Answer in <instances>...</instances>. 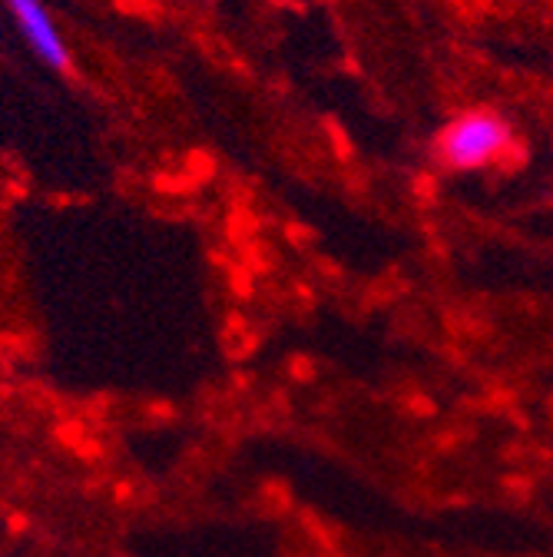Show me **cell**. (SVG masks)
Listing matches in <instances>:
<instances>
[{
	"label": "cell",
	"instance_id": "cell-1",
	"mask_svg": "<svg viewBox=\"0 0 553 557\" xmlns=\"http://www.w3.org/2000/svg\"><path fill=\"white\" fill-rule=\"evenodd\" d=\"M511 123L494 110H467L454 116L438 136V157L451 170L491 166L511 147Z\"/></svg>",
	"mask_w": 553,
	"mask_h": 557
},
{
	"label": "cell",
	"instance_id": "cell-2",
	"mask_svg": "<svg viewBox=\"0 0 553 557\" xmlns=\"http://www.w3.org/2000/svg\"><path fill=\"white\" fill-rule=\"evenodd\" d=\"M4 8H8L17 34L30 47V53L43 66H50L53 74H71L74 70L71 44H66V37L60 34V27H56V21L47 11L43 0H4Z\"/></svg>",
	"mask_w": 553,
	"mask_h": 557
},
{
	"label": "cell",
	"instance_id": "cell-3",
	"mask_svg": "<svg viewBox=\"0 0 553 557\" xmlns=\"http://www.w3.org/2000/svg\"><path fill=\"white\" fill-rule=\"evenodd\" d=\"M0 40H4V27H0Z\"/></svg>",
	"mask_w": 553,
	"mask_h": 557
},
{
	"label": "cell",
	"instance_id": "cell-4",
	"mask_svg": "<svg viewBox=\"0 0 553 557\" xmlns=\"http://www.w3.org/2000/svg\"><path fill=\"white\" fill-rule=\"evenodd\" d=\"M202 4H213V0H202Z\"/></svg>",
	"mask_w": 553,
	"mask_h": 557
}]
</instances>
